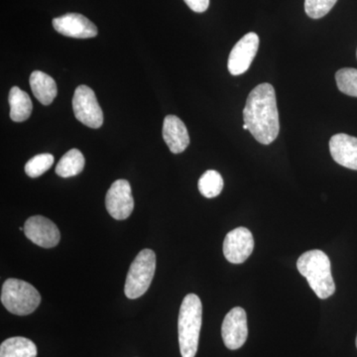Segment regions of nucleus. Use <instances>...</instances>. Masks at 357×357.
<instances>
[{"label":"nucleus","mask_w":357,"mask_h":357,"mask_svg":"<svg viewBox=\"0 0 357 357\" xmlns=\"http://www.w3.org/2000/svg\"><path fill=\"white\" fill-rule=\"evenodd\" d=\"M244 123L261 144H271L280 131L276 93L270 84L255 86L249 93L243 109Z\"/></svg>","instance_id":"f257e3e1"},{"label":"nucleus","mask_w":357,"mask_h":357,"mask_svg":"<svg viewBox=\"0 0 357 357\" xmlns=\"http://www.w3.org/2000/svg\"><path fill=\"white\" fill-rule=\"evenodd\" d=\"M203 323V306L196 294H188L181 305L178 319V344L182 357H195L198 351Z\"/></svg>","instance_id":"f03ea898"},{"label":"nucleus","mask_w":357,"mask_h":357,"mask_svg":"<svg viewBox=\"0 0 357 357\" xmlns=\"http://www.w3.org/2000/svg\"><path fill=\"white\" fill-rule=\"evenodd\" d=\"M297 268L319 299H328L335 294L332 265L325 252L321 250L307 251L298 259Z\"/></svg>","instance_id":"7ed1b4c3"},{"label":"nucleus","mask_w":357,"mask_h":357,"mask_svg":"<svg viewBox=\"0 0 357 357\" xmlns=\"http://www.w3.org/2000/svg\"><path fill=\"white\" fill-rule=\"evenodd\" d=\"M1 303L11 314L27 316L39 307L41 296L28 282L10 278L2 286Z\"/></svg>","instance_id":"20e7f679"},{"label":"nucleus","mask_w":357,"mask_h":357,"mask_svg":"<svg viewBox=\"0 0 357 357\" xmlns=\"http://www.w3.org/2000/svg\"><path fill=\"white\" fill-rule=\"evenodd\" d=\"M156 270V255L151 249H143L136 256L126 276L124 293L128 299L144 295L151 285Z\"/></svg>","instance_id":"39448f33"},{"label":"nucleus","mask_w":357,"mask_h":357,"mask_svg":"<svg viewBox=\"0 0 357 357\" xmlns=\"http://www.w3.org/2000/svg\"><path fill=\"white\" fill-rule=\"evenodd\" d=\"M73 109L77 121L91 128H100L103 123V112L95 91L88 86H77L73 98Z\"/></svg>","instance_id":"423d86ee"},{"label":"nucleus","mask_w":357,"mask_h":357,"mask_svg":"<svg viewBox=\"0 0 357 357\" xmlns=\"http://www.w3.org/2000/svg\"><path fill=\"white\" fill-rule=\"evenodd\" d=\"M222 337L225 347L230 351L241 349L248 337V316L243 307L230 310L223 319Z\"/></svg>","instance_id":"0eeeda50"},{"label":"nucleus","mask_w":357,"mask_h":357,"mask_svg":"<svg viewBox=\"0 0 357 357\" xmlns=\"http://www.w3.org/2000/svg\"><path fill=\"white\" fill-rule=\"evenodd\" d=\"M259 42V37L255 32L248 33L237 42L230 52L227 64L232 76L243 75L249 69L257 54Z\"/></svg>","instance_id":"6e6552de"},{"label":"nucleus","mask_w":357,"mask_h":357,"mask_svg":"<svg viewBox=\"0 0 357 357\" xmlns=\"http://www.w3.org/2000/svg\"><path fill=\"white\" fill-rule=\"evenodd\" d=\"M105 206L114 220H124L130 217L134 201L128 181L117 180L110 185L105 198Z\"/></svg>","instance_id":"1a4fd4ad"},{"label":"nucleus","mask_w":357,"mask_h":357,"mask_svg":"<svg viewBox=\"0 0 357 357\" xmlns=\"http://www.w3.org/2000/svg\"><path fill=\"white\" fill-rule=\"evenodd\" d=\"M255 239L250 230L246 227H237L225 236L223 241V255L227 261L241 264L252 253Z\"/></svg>","instance_id":"9d476101"},{"label":"nucleus","mask_w":357,"mask_h":357,"mask_svg":"<svg viewBox=\"0 0 357 357\" xmlns=\"http://www.w3.org/2000/svg\"><path fill=\"white\" fill-rule=\"evenodd\" d=\"M26 237L43 248H53L60 243L61 234L57 225L42 215L28 218L24 225Z\"/></svg>","instance_id":"9b49d317"},{"label":"nucleus","mask_w":357,"mask_h":357,"mask_svg":"<svg viewBox=\"0 0 357 357\" xmlns=\"http://www.w3.org/2000/svg\"><path fill=\"white\" fill-rule=\"evenodd\" d=\"M53 26L56 31L70 38H93L98 33L96 26L79 13H67L54 18Z\"/></svg>","instance_id":"f8f14e48"},{"label":"nucleus","mask_w":357,"mask_h":357,"mask_svg":"<svg viewBox=\"0 0 357 357\" xmlns=\"http://www.w3.org/2000/svg\"><path fill=\"white\" fill-rule=\"evenodd\" d=\"M333 160L345 168L357 171V138L344 133L333 135L330 140Z\"/></svg>","instance_id":"ddd939ff"},{"label":"nucleus","mask_w":357,"mask_h":357,"mask_svg":"<svg viewBox=\"0 0 357 357\" xmlns=\"http://www.w3.org/2000/svg\"><path fill=\"white\" fill-rule=\"evenodd\" d=\"M163 138L174 154H180L190 144L189 132L184 122L176 115H167L163 123Z\"/></svg>","instance_id":"4468645a"},{"label":"nucleus","mask_w":357,"mask_h":357,"mask_svg":"<svg viewBox=\"0 0 357 357\" xmlns=\"http://www.w3.org/2000/svg\"><path fill=\"white\" fill-rule=\"evenodd\" d=\"M29 82L33 95L42 105H49L54 102L57 96L58 88L53 77L41 70H34L30 76Z\"/></svg>","instance_id":"2eb2a0df"},{"label":"nucleus","mask_w":357,"mask_h":357,"mask_svg":"<svg viewBox=\"0 0 357 357\" xmlns=\"http://www.w3.org/2000/svg\"><path fill=\"white\" fill-rule=\"evenodd\" d=\"M8 102L10 105V119L13 121L23 122L29 119L33 105L31 98L27 93L18 86H13L9 93Z\"/></svg>","instance_id":"dca6fc26"},{"label":"nucleus","mask_w":357,"mask_h":357,"mask_svg":"<svg viewBox=\"0 0 357 357\" xmlns=\"http://www.w3.org/2000/svg\"><path fill=\"white\" fill-rule=\"evenodd\" d=\"M37 347L29 338H7L0 345V357H36Z\"/></svg>","instance_id":"f3484780"},{"label":"nucleus","mask_w":357,"mask_h":357,"mask_svg":"<svg viewBox=\"0 0 357 357\" xmlns=\"http://www.w3.org/2000/svg\"><path fill=\"white\" fill-rule=\"evenodd\" d=\"M84 157L79 150L72 149L68 151L56 166V174L62 178L74 177L83 172Z\"/></svg>","instance_id":"a211bd4d"},{"label":"nucleus","mask_w":357,"mask_h":357,"mask_svg":"<svg viewBox=\"0 0 357 357\" xmlns=\"http://www.w3.org/2000/svg\"><path fill=\"white\" fill-rule=\"evenodd\" d=\"M199 191L204 198L213 199L218 197L223 189V178L215 170H208L199 180Z\"/></svg>","instance_id":"6ab92c4d"},{"label":"nucleus","mask_w":357,"mask_h":357,"mask_svg":"<svg viewBox=\"0 0 357 357\" xmlns=\"http://www.w3.org/2000/svg\"><path fill=\"white\" fill-rule=\"evenodd\" d=\"M337 88L344 95L357 98V70L344 68L335 74Z\"/></svg>","instance_id":"aec40b11"},{"label":"nucleus","mask_w":357,"mask_h":357,"mask_svg":"<svg viewBox=\"0 0 357 357\" xmlns=\"http://www.w3.org/2000/svg\"><path fill=\"white\" fill-rule=\"evenodd\" d=\"M53 163V155L49 153L36 155L26 163L25 172L30 178L40 177L51 168Z\"/></svg>","instance_id":"412c9836"},{"label":"nucleus","mask_w":357,"mask_h":357,"mask_svg":"<svg viewBox=\"0 0 357 357\" xmlns=\"http://www.w3.org/2000/svg\"><path fill=\"white\" fill-rule=\"evenodd\" d=\"M337 0H305V11L312 20H319L332 10Z\"/></svg>","instance_id":"4be33fe9"},{"label":"nucleus","mask_w":357,"mask_h":357,"mask_svg":"<svg viewBox=\"0 0 357 357\" xmlns=\"http://www.w3.org/2000/svg\"><path fill=\"white\" fill-rule=\"evenodd\" d=\"M185 4L197 13H203L210 6V0H184Z\"/></svg>","instance_id":"5701e85b"},{"label":"nucleus","mask_w":357,"mask_h":357,"mask_svg":"<svg viewBox=\"0 0 357 357\" xmlns=\"http://www.w3.org/2000/svg\"><path fill=\"white\" fill-rule=\"evenodd\" d=\"M243 129H245V130H248V126H246L245 123L243 124Z\"/></svg>","instance_id":"b1692460"},{"label":"nucleus","mask_w":357,"mask_h":357,"mask_svg":"<svg viewBox=\"0 0 357 357\" xmlns=\"http://www.w3.org/2000/svg\"><path fill=\"white\" fill-rule=\"evenodd\" d=\"M356 347H357V337H356Z\"/></svg>","instance_id":"393cba45"},{"label":"nucleus","mask_w":357,"mask_h":357,"mask_svg":"<svg viewBox=\"0 0 357 357\" xmlns=\"http://www.w3.org/2000/svg\"><path fill=\"white\" fill-rule=\"evenodd\" d=\"M356 57H357V52H356Z\"/></svg>","instance_id":"a878e982"}]
</instances>
